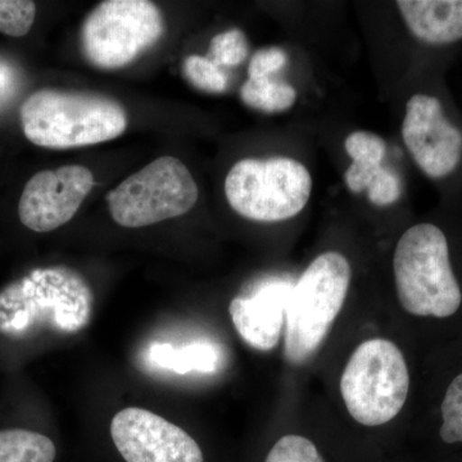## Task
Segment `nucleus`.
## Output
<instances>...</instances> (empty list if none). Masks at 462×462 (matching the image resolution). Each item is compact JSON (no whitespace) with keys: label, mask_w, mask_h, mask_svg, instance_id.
<instances>
[{"label":"nucleus","mask_w":462,"mask_h":462,"mask_svg":"<svg viewBox=\"0 0 462 462\" xmlns=\"http://www.w3.org/2000/svg\"><path fill=\"white\" fill-rule=\"evenodd\" d=\"M21 123L39 147L69 149L112 141L124 134L127 116L115 99L85 91L42 89L21 106Z\"/></svg>","instance_id":"f257e3e1"},{"label":"nucleus","mask_w":462,"mask_h":462,"mask_svg":"<svg viewBox=\"0 0 462 462\" xmlns=\"http://www.w3.org/2000/svg\"><path fill=\"white\" fill-rule=\"evenodd\" d=\"M398 300L409 314L446 319L462 305L448 236L439 225L419 223L398 240L393 257Z\"/></svg>","instance_id":"f03ea898"},{"label":"nucleus","mask_w":462,"mask_h":462,"mask_svg":"<svg viewBox=\"0 0 462 462\" xmlns=\"http://www.w3.org/2000/svg\"><path fill=\"white\" fill-rule=\"evenodd\" d=\"M351 263L338 252L316 257L289 294L285 310L284 354L289 363H306L322 342L345 305Z\"/></svg>","instance_id":"7ed1b4c3"},{"label":"nucleus","mask_w":462,"mask_h":462,"mask_svg":"<svg viewBox=\"0 0 462 462\" xmlns=\"http://www.w3.org/2000/svg\"><path fill=\"white\" fill-rule=\"evenodd\" d=\"M410 373L401 349L387 339L361 343L340 378L346 411L365 427L387 424L403 409Z\"/></svg>","instance_id":"20e7f679"},{"label":"nucleus","mask_w":462,"mask_h":462,"mask_svg":"<svg viewBox=\"0 0 462 462\" xmlns=\"http://www.w3.org/2000/svg\"><path fill=\"white\" fill-rule=\"evenodd\" d=\"M312 178L300 161L288 157L245 158L231 167L225 196L236 214L257 223L296 217L309 203Z\"/></svg>","instance_id":"39448f33"},{"label":"nucleus","mask_w":462,"mask_h":462,"mask_svg":"<svg viewBox=\"0 0 462 462\" xmlns=\"http://www.w3.org/2000/svg\"><path fill=\"white\" fill-rule=\"evenodd\" d=\"M199 196L188 167L179 158L166 156L125 179L106 200L116 223L136 229L188 214Z\"/></svg>","instance_id":"423d86ee"},{"label":"nucleus","mask_w":462,"mask_h":462,"mask_svg":"<svg viewBox=\"0 0 462 462\" xmlns=\"http://www.w3.org/2000/svg\"><path fill=\"white\" fill-rule=\"evenodd\" d=\"M165 32L162 14L148 0H107L85 18L81 51L102 69H117L153 47Z\"/></svg>","instance_id":"0eeeda50"},{"label":"nucleus","mask_w":462,"mask_h":462,"mask_svg":"<svg viewBox=\"0 0 462 462\" xmlns=\"http://www.w3.org/2000/svg\"><path fill=\"white\" fill-rule=\"evenodd\" d=\"M401 133L413 162L431 180H449L462 169V126L436 94L407 99Z\"/></svg>","instance_id":"6e6552de"},{"label":"nucleus","mask_w":462,"mask_h":462,"mask_svg":"<svg viewBox=\"0 0 462 462\" xmlns=\"http://www.w3.org/2000/svg\"><path fill=\"white\" fill-rule=\"evenodd\" d=\"M111 436L126 462H205L199 443L187 431L139 407L116 413Z\"/></svg>","instance_id":"1a4fd4ad"},{"label":"nucleus","mask_w":462,"mask_h":462,"mask_svg":"<svg viewBox=\"0 0 462 462\" xmlns=\"http://www.w3.org/2000/svg\"><path fill=\"white\" fill-rule=\"evenodd\" d=\"M94 188L84 166L69 165L35 173L23 188L18 216L27 229L48 233L69 223Z\"/></svg>","instance_id":"9d476101"},{"label":"nucleus","mask_w":462,"mask_h":462,"mask_svg":"<svg viewBox=\"0 0 462 462\" xmlns=\"http://www.w3.org/2000/svg\"><path fill=\"white\" fill-rule=\"evenodd\" d=\"M291 285L266 281L252 289L249 296L234 298L229 314L240 338L257 351H272L281 339Z\"/></svg>","instance_id":"9b49d317"},{"label":"nucleus","mask_w":462,"mask_h":462,"mask_svg":"<svg viewBox=\"0 0 462 462\" xmlns=\"http://www.w3.org/2000/svg\"><path fill=\"white\" fill-rule=\"evenodd\" d=\"M404 25L425 47H454L462 42V0H400Z\"/></svg>","instance_id":"f8f14e48"},{"label":"nucleus","mask_w":462,"mask_h":462,"mask_svg":"<svg viewBox=\"0 0 462 462\" xmlns=\"http://www.w3.org/2000/svg\"><path fill=\"white\" fill-rule=\"evenodd\" d=\"M217 348L208 343H194L182 348H172L170 345L154 343L149 351V360L162 369L178 374L189 372L214 373L217 367Z\"/></svg>","instance_id":"ddd939ff"},{"label":"nucleus","mask_w":462,"mask_h":462,"mask_svg":"<svg viewBox=\"0 0 462 462\" xmlns=\"http://www.w3.org/2000/svg\"><path fill=\"white\" fill-rule=\"evenodd\" d=\"M57 449L44 434L26 430H0V462H53Z\"/></svg>","instance_id":"4468645a"},{"label":"nucleus","mask_w":462,"mask_h":462,"mask_svg":"<svg viewBox=\"0 0 462 462\" xmlns=\"http://www.w3.org/2000/svg\"><path fill=\"white\" fill-rule=\"evenodd\" d=\"M240 97L248 107L264 114H281L297 102V91L291 84L270 78L248 79L240 90Z\"/></svg>","instance_id":"2eb2a0df"},{"label":"nucleus","mask_w":462,"mask_h":462,"mask_svg":"<svg viewBox=\"0 0 462 462\" xmlns=\"http://www.w3.org/2000/svg\"><path fill=\"white\" fill-rule=\"evenodd\" d=\"M185 79L197 89L206 93H224L227 89V76L221 67L208 57L189 56L182 65Z\"/></svg>","instance_id":"dca6fc26"},{"label":"nucleus","mask_w":462,"mask_h":462,"mask_svg":"<svg viewBox=\"0 0 462 462\" xmlns=\"http://www.w3.org/2000/svg\"><path fill=\"white\" fill-rule=\"evenodd\" d=\"M248 42L245 33L239 29H231L217 33L209 42L208 58L218 67L239 66L248 57Z\"/></svg>","instance_id":"f3484780"},{"label":"nucleus","mask_w":462,"mask_h":462,"mask_svg":"<svg viewBox=\"0 0 462 462\" xmlns=\"http://www.w3.org/2000/svg\"><path fill=\"white\" fill-rule=\"evenodd\" d=\"M440 438L448 445L462 443V373L447 388L442 407Z\"/></svg>","instance_id":"a211bd4d"},{"label":"nucleus","mask_w":462,"mask_h":462,"mask_svg":"<svg viewBox=\"0 0 462 462\" xmlns=\"http://www.w3.org/2000/svg\"><path fill=\"white\" fill-rule=\"evenodd\" d=\"M36 16L35 3L30 0H0V32L25 36Z\"/></svg>","instance_id":"6ab92c4d"},{"label":"nucleus","mask_w":462,"mask_h":462,"mask_svg":"<svg viewBox=\"0 0 462 462\" xmlns=\"http://www.w3.org/2000/svg\"><path fill=\"white\" fill-rule=\"evenodd\" d=\"M264 462H325L309 438L285 436L273 445Z\"/></svg>","instance_id":"aec40b11"},{"label":"nucleus","mask_w":462,"mask_h":462,"mask_svg":"<svg viewBox=\"0 0 462 462\" xmlns=\"http://www.w3.org/2000/svg\"><path fill=\"white\" fill-rule=\"evenodd\" d=\"M345 148L355 162L382 165L387 145L380 136L369 132H355L346 136Z\"/></svg>","instance_id":"412c9836"},{"label":"nucleus","mask_w":462,"mask_h":462,"mask_svg":"<svg viewBox=\"0 0 462 462\" xmlns=\"http://www.w3.org/2000/svg\"><path fill=\"white\" fill-rule=\"evenodd\" d=\"M401 194H402V184H401L400 176L392 170L380 167L367 188L370 202L382 207L394 205L401 199Z\"/></svg>","instance_id":"4be33fe9"},{"label":"nucleus","mask_w":462,"mask_h":462,"mask_svg":"<svg viewBox=\"0 0 462 462\" xmlns=\"http://www.w3.org/2000/svg\"><path fill=\"white\" fill-rule=\"evenodd\" d=\"M288 56L282 48H264L254 53L248 65L249 79L270 78L287 65Z\"/></svg>","instance_id":"5701e85b"},{"label":"nucleus","mask_w":462,"mask_h":462,"mask_svg":"<svg viewBox=\"0 0 462 462\" xmlns=\"http://www.w3.org/2000/svg\"><path fill=\"white\" fill-rule=\"evenodd\" d=\"M382 165H370V163L352 162L345 173V181L352 193H361L367 190L374 176L379 171Z\"/></svg>","instance_id":"b1692460"},{"label":"nucleus","mask_w":462,"mask_h":462,"mask_svg":"<svg viewBox=\"0 0 462 462\" xmlns=\"http://www.w3.org/2000/svg\"><path fill=\"white\" fill-rule=\"evenodd\" d=\"M17 87V75L14 67L0 60V107L14 96Z\"/></svg>","instance_id":"393cba45"}]
</instances>
